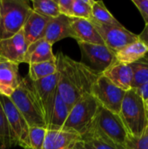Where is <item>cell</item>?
Listing matches in <instances>:
<instances>
[{
  "label": "cell",
  "instance_id": "cell-1",
  "mask_svg": "<svg viewBox=\"0 0 148 149\" xmlns=\"http://www.w3.org/2000/svg\"><path fill=\"white\" fill-rule=\"evenodd\" d=\"M58 74V93L72 108L82 97L91 94L92 87L101 74H97L81 62L61 52L55 55Z\"/></svg>",
  "mask_w": 148,
  "mask_h": 149
},
{
  "label": "cell",
  "instance_id": "cell-2",
  "mask_svg": "<svg viewBox=\"0 0 148 149\" xmlns=\"http://www.w3.org/2000/svg\"><path fill=\"white\" fill-rule=\"evenodd\" d=\"M26 120L29 127L46 128L44 113L33 81L28 77L22 79L19 86L9 97Z\"/></svg>",
  "mask_w": 148,
  "mask_h": 149
},
{
  "label": "cell",
  "instance_id": "cell-3",
  "mask_svg": "<svg viewBox=\"0 0 148 149\" xmlns=\"http://www.w3.org/2000/svg\"><path fill=\"white\" fill-rule=\"evenodd\" d=\"M129 137L140 138L148 125V113L144 100L137 91L131 89L126 92L119 113Z\"/></svg>",
  "mask_w": 148,
  "mask_h": 149
},
{
  "label": "cell",
  "instance_id": "cell-4",
  "mask_svg": "<svg viewBox=\"0 0 148 149\" xmlns=\"http://www.w3.org/2000/svg\"><path fill=\"white\" fill-rule=\"evenodd\" d=\"M32 11L24 0H0V39L9 38L19 32Z\"/></svg>",
  "mask_w": 148,
  "mask_h": 149
},
{
  "label": "cell",
  "instance_id": "cell-5",
  "mask_svg": "<svg viewBox=\"0 0 148 149\" xmlns=\"http://www.w3.org/2000/svg\"><path fill=\"white\" fill-rule=\"evenodd\" d=\"M87 131L105 137L125 148L129 139L128 133L119 114L113 113L99 105L94 120Z\"/></svg>",
  "mask_w": 148,
  "mask_h": 149
},
{
  "label": "cell",
  "instance_id": "cell-6",
  "mask_svg": "<svg viewBox=\"0 0 148 149\" xmlns=\"http://www.w3.org/2000/svg\"><path fill=\"white\" fill-rule=\"evenodd\" d=\"M99 103L92 94L82 97L71 108L62 130L73 131L80 136L84 135L94 120Z\"/></svg>",
  "mask_w": 148,
  "mask_h": 149
},
{
  "label": "cell",
  "instance_id": "cell-7",
  "mask_svg": "<svg viewBox=\"0 0 148 149\" xmlns=\"http://www.w3.org/2000/svg\"><path fill=\"white\" fill-rule=\"evenodd\" d=\"M0 102L8 121L11 147L19 146L24 149H31L29 138L30 127L23 115L9 97L0 95Z\"/></svg>",
  "mask_w": 148,
  "mask_h": 149
},
{
  "label": "cell",
  "instance_id": "cell-8",
  "mask_svg": "<svg viewBox=\"0 0 148 149\" xmlns=\"http://www.w3.org/2000/svg\"><path fill=\"white\" fill-rule=\"evenodd\" d=\"M91 94L99 106L113 113L119 114L126 92L117 87L101 74L93 84Z\"/></svg>",
  "mask_w": 148,
  "mask_h": 149
},
{
  "label": "cell",
  "instance_id": "cell-9",
  "mask_svg": "<svg viewBox=\"0 0 148 149\" xmlns=\"http://www.w3.org/2000/svg\"><path fill=\"white\" fill-rule=\"evenodd\" d=\"M81 51V63L97 74H103L116 62L115 55L106 45L78 43Z\"/></svg>",
  "mask_w": 148,
  "mask_h": 149
},
{
  "label": "cell",
  "instance_id": "cell-10",
  "mask_svg": "<svg viewBox=\"0 0 148 149\" xmlns=\"http://www.w3.org/2000/svg\"><path fill=\"white\" fill-rule=\"evenodd\" d=\"M91 22L100 35L105 45L114 54L124 46L139 40L138 35L121 25H106Z\"/></svg>",
  "mask_w": 148,
  "mask_h": 149
},
{
  "label": "cell",
  "instance_id": "cell-11",
  "mask_svg": "<svg viewBox=\"0 0 148 149\" xmlns=\"http://www.w3.org/2000/svg\"><path fill=\"white\" fill-rule=\"evenodd\" d=\"M27 47L28 45L21 30L9 38L0 39V57L17 65L24 63Z\"/></svg>",
  "mask_w": 148,
  "mask_h": 149
},
{
  "label": "cell",
  "instance_id": "cell-12",
  "mask_svg": "<svg viewBox=\"0 0 148 149\" xmlns=\"http://www.w3.org/2000/svg\"><path fill=\"white\" fill-rule=\"evenodd\" d=\"M33 83L44 113L47 126V122L53 107L54 100L58 93V74L56 73L45 79L33 81Z\"/></svg>",
  "mask_w": 148,
  "mask_h": 149
},
{
  "label": "cell",
  "instance_id": "cell-13",
  "mask_svg": "<svg viewBox=\"0 0 148 149\" xmlns=\"http://www.w3.org/2000/svg\"><path fill=\"white\" fill-rule=\"evenodd\" d=\"M18 65L0 57V95L10 97L19 86L22 79Z\"/></svg>",
  "mask_w": 148,
  "mask_h": 149
},
{
  "label": "cell",
  "instance_id": "cell-14",
  "mask_svg": "<svg viewBox=\"0 0 148 149\" xmlns=\"http://www.w3.org/2000/svg\"><path fill=\"white\" fill-rule=\"evenodd\" d=\"M71 26L73 38L78 43H89L105 45L100 35L91 20L71 17Z\"/></svg>",
  "mask_w": 148,
  "mask_h": 149
},
{
  "label": "cell",
  "instance_id": "cell-15",
  "mask_svg": "<svg viewBox=\"0 0 148 149\" xmlns=\"http://www.w3.org/2000/svg\"><path fill=\"white\" fill-rule=\"evenodd\" d=\"M65 38H73L71 26V17L60 14L51 18L44 33V38L51 45Z\"/></svg>",
  "mask_w": 148,
  "mask_h": 149
},
{
  "label": "cell",
  "instance_id": "cell-16",
  "mask_svg": "<svg viewBox=\"0 0 148 149\" xmlns=\"http://www.w3.org/2000/svg\"><path fill=\"white\" fill-rule=\"evenodd\" d=\"M81 136L69 130H47L43 149H73Z\"/></svg>",
  "mask_w": 148,
  "mask_h": 149
},
{
  "label": "cell",
  "instance_id": "cell-17",
  "mask_svg": "<svg viewBox=\"0 0 148 149\" xmlns=\"http://www.w3.org/2000/svg\"><path fill=\"white\" fill-rule=\"evenodd\" d=\"M50 19L51 18L38 15L33 10L31 12L22 29L26 44L28 45L44 38L45 30Z\"/></svg>",
  "mask_w": 148,
  "mask_h": 149
},
{
  "label": "cell",
  "instance_id": "cell-18",
  "mask_svg": "<svg viewBox=\"0 0 148 149\" xmlns=\"http://www.w3.org/2000/svg\"><path fill=\"white\" fill-rule=\"evenodd\" d=\"M103 75L113 85L125 92L132 89L133 71L129 65L115 62L103 72Z\"/></svg>",
  "mask_w": 148,
  "mask_h": 149
},
{
  "label": "cell",
  "instance_id": "cell-19",
  "mask_svg": "<svg viewBox=\"0 0 148 149\" xmlns=\"http://www.w3.org/2000/svg\"><path fill=\"white\" fill-rule=\"evenodd\" d=\"M55 58L56 57L52 52V45L44 38H42L28 45L24 63L32 65L54 60Z\"/></svg>",
  "mask_w": 148,
  "mask_h": 149
},
{
  "label": "cell",
  "instance_id": "cell-20",
  "mask_svg": "<svg viewBox=\"0 0 148 149\" xmlns=\"http://www.w3.org/2000/svg\"><path fill=\"white\" fill-rule=\"evenodd\" d=\"M71 108L67 106V104L63 100L58 93H57L53 107L47 122L46 129L47 130H55L60 131L62 130L64 124L69 115Z\"/></svg>",
  "mask_w": 148,
  "mask_h": 149
},
{
  "label": "cell",
  "instance_id": "cell-21",
  "mask_svg": "<svg viewBox=\"0 0 148 149\" xmlns=\"http://www.w3.org/2000/svg\"><path fill=\"white\" fill-rule=\"evenodd\" d=\"M147 53V47L138 40L124 46L115 52L114 55L116 62L125 65H131L145 58Z\"/></svg>",
  "mask_w": 148,
  "mask_h": 149
},
{
  "label": "cell",
  "instance_id": "cell-22",
  "mask_svg": "<svg viewBox=\"0 0 148 149\" xmlns=\"http://www.w3.org/2000/svg\"><path fill=\"white\" fill-rule=\"evenodd\" d=\"M81 141L88 149H126L91 131H87L84 135H82Z\"/></svg>",
  "mask_w": 148,
  "mask_h": 149
},
{
  "label": "cell",
  "instance_id": "cell-23",
  "mask_svg": "<svg viewBox=\"0 0 148 149\" xmlns=\"http://www.w3.org/2000/svg\"><path fill=\"white\" fill-rule=\"evenodd\" d=\"M56 73H57L56 58L54 60L29 65L28 77L32 81L40 80L47 77H50L51 75H54Z\"/></svg>",
  "mask_w": 148,
  "mask_h": 149
},
{
  "label": "cell",
  "instance_id": "cell-24",
  "mask_svg": "<svg viewBox=\"0 0 148 149\" xmlns=\"http://www.w3.org/2000/svg\"><path fill=\"white\" fill-rule=\"evenodd\" d=\"M90 20L106 25H121V24L107 10L102 1H93L92 17Z\"/></svg>",
  "mask_w": 148,
  "mask_h": 149
},
{
  "label": "cell",
  "instance_id": "cell-25",
  "mask_svg": "<svg viewBox=\"0 0 148 149\" xmlns=\"http://www.w3.org/2000/svg\"><path fill=\"white\" fill-rule=\"evenodd\" d=\"M129 65L133 71L132 89L137 90L148 82V58L146 56Z\"/></svg>",
  "mask_w": 148,
  "mask_h": 149
},
{
  "label": "cell",
  "instance_id": "cell-26",
  "mask_svg": "<svg viewBox=\"0 0 148 149\" xmlns=\"http://www.w3.org/2000/svg\"><path fill=\"white\" fill-rule=\"evenodd\" d=\"M32 10L38 15L48 18L57 17L60 15L57 0H33Z\"/></svg>",
  "mask_w": 148,
  "mask_h": 149
},
{
  "label": "cell",
  "instance_id": "cell-27",
  "mask_svg": "<svg viewBox=\"0 0 148 149\" xmlns=\"http://www.w3.org/2000/svg\"><path fill=\"white\" fill-rule=\"evenodd\" d=\"M94 0H73L72 17L90 20Z\"/></svg>",
  "mask_w": 148,
  "mask_h": 149
},
{
  "label": "cell",
  "instance_id": "cell-28",
  "mask_svg": "<svg viewBox=\"0 0 148 149\" xmlns=\"http://www.w3.org/2000/svg\"><path fill=\"white\" fill-rule=\"evenodd\" d=\"M11 147L10 135L8 121L0 102V149H7Z\"/></svg>",
  "mask_w": 148,
  "mask_h": 149
},
{
  "label": "cell",
  "instance_id": "cell-29",
  "mask_svg": "<svg viewBox=\"0 0 148 149\" xmlns=\"http://www.w3.org/2000/svg\"><path fill=\"white\" fill-rule=\"evenodd\" d=\"M47 129L41 127L29 128V138L31 149H43Z\"/></svg>",
  "mask_w": 148,
  "mask_h": 149
},
{
  "label": "cell",
  "instance_id": "cell-30",
  "mask_svg": "<svg viewBox=\"0 0 148 149\" xmlns=\"http://www.w3.org/2000/svg\"><path fill=\"white\" fill-rule=\"evenodd\" d=\"M126 149H148V125L146 131L140 138L129 137L126 145Z\"/></svg>",
  "mask_w": 148,
  "mask_h": 149
},
{
  "label": "cell",
  "instance_id": "cell-31",
  "mask_svg": "<svg viewBox=\"0 0 148 149\" xmlns=\"http://www.w3.org/2000/svg\"><path fill=\"white\" fill-rule=\"evenodd\" d=\"M59 12L69 17H72V3L73 0H57Z\"/></svg>",
  "mask_w": 148,
  "mask_h": 149
},
{
  "label": "cell",
  "instance_id": "cell-32",
  "mask_svg": "<svg viewBox=\"0 0 148 149\" xmlns=\"http://www.w3.org/2000/svg\"><path fill=\"white\" fill-rule=\"evenodd\" d=\"M133 3L136 5L140 10L146 24H148V0H133Z\"/></svg>",
  "mask_w": 148,
  "mask_h": 149
},
{
  "label": "cell",
  "instance_id": "cell-33",
  "mask_svg": "<svg viewBox=\"0 0 148 149\" xmlns=\"http://www.w3.org/2000/svg\"><path fill=\"white\" fill-rule=\"evenodd\" d=\"M138 38H139V41L143 43L148 48V24H146L144 30L140 32V34L138 35Z\"/></svg>",
  "mask_w": 148,
  "mask_h": 149
},
{
  "label": "cell",
  "instance_id": "cell-34",
  "mask_svg": "<svg viewBox=\"0 0 148 149\" xmlns=\"http://www.w3.org/2000/svg\"><path fill=\"white\" fill-rule=\"evenodd\" d=\"M136 91H137L138 94L145 101L147 99H148V82L147 84H145L144 86H142L141 87H140L139 89H137Z\"/></svg>",
  "mask_w": 148,
  "mask_h": 149
},
{
  "label": "cell",
  "instance_id": "cell-35",
  "mask_svg": "<svg viewBox=\"0 0 148 149\" xmlns=\"http://www.w3.org/2000/svg\"><path fill=\"white\" fill-rule=\"evenodd\" d=\"M73 149H88L85 148V146L84 145V143L82 142V141H79L76 143V145L74 146Z\"/></svg>",
  "mask_w": 148,
  "mask_h": 149
},
{
  "label": "cell",
  "instance_id": "cell-36",
  "mask_svg": "<svg viewBox=\"0 0 148 149\" xmlns=\"http://www.w3.org/2000/svg\"><path fill=\"white\" fill-rule=\"evenodd\" d=\"M144 104H145V107H146L147 112V113H148V99H147V100L144 101Z\"/></svg>",
  "mask_w": 148,
  "mask_h": 149
},
{
  "label": "cell",
  "instance_id": "cell-37",
  "mask_svg": "<svg viewBox=\"0 0 148 149\" xmlns=\"http://www.w3.org/2000/svg\"><path fill=\"white\" fill-rule=\"evenodd\" d=\"M0 23H1V12H0Z\"/></svg>",
  "mask_w": 148,
  "mask_h": 149
}]
</instances>
